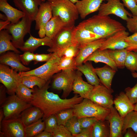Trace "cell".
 Instances as JSON below:
<instances>
[{
  "label": "cell",
  "instance_id": "cell-14",
  "mask_svg": "<svg viewBox=\"0 0 137 137\" xmlns=\"http://www.w3.org/2000/svg\"><path fill=\"white\" fill-rule=\"evenodd\" d=\"M53 16L51 6L47 1L42 2L39 7L38 11L34 21L35 29L38 30L40 38L46 36L45 28L46 24Z\"/></svg>",
  "mask_w": 137,
  "mask_h": 137
},
{
  "label": "cell",
  "instance_id": "cell-19",
  "mask_svg": "<svg viewBox=\"0 0 137 137\" xmlns=\"http://www.w3.org/2000/svg\"><path fill=\"white\" fill-rule=\"evenodd\" d=\"M106 39L101 38L80 46L79 52L75 58L76 66L82 64L89 56L99 49Z\"/></svg>",
  "mask_w": 137,
  "mask_h": 137
},
{
  "label": "cell",
  "instance_id": "cell-20",
  "mask_svg": "<svg viewBox=\"0 0 137 137\" xmlns=\"http://www.w3.org/2000/svg\"><path fill=\"white\" fill-rule=\"evenodd\" d=\"M73 34L76 44L80 47L84 44L101 38L79 24L74 27Z\"/></svg>",
  "mask_w": 137,
  "mask_h": 137
},
{
  "label": "cell",
  "instance_id": "cell-50",
  "mask_svg": "<svg viewBox=\"0 0 137 137\" xmlns=\"http://www.w3.org/2000/svg\"><path fill=\"white\" fill-rule=\"evenodd\" d=\"M126 22V27L129 31L133 33L137 32V15L129 17Z\"/></svg>",
  "mask_w": 137,
  "mask_h": 137
},
{
  "label": "cell",
  "instance_id": "cell-10",
  "mask_svg": "<svg viewBox=\"0 0 137 137\" xmlns=\"http://www.w3.org/2000/svg\"><path fill=\"white\" fill-rule=\"evenodd\" d=\"M75 72V70H62L54 78L52 87L56 90H62L63 98H66L72 91Z\"/></svg>",
  "mask_w": 137,
  "mask_h": 137
},
{
  "label": "cell",
  "instance_id": "cell-11",
  "mask_svg": "<svg viewBox=\"0 0 137 137\" xmlns=\"http://www.w3.org/2000/svg\"><path fill=\"white\" fill-rule=\"evenodd\" d=\"M113 90H110L101 83L94 86L88 99L105 108L110 109L114 104Z\"/></svg>",
  "mask_w": 137,
  "mask_h": 137
},
{
  "label": "cell",
  "instance_id": "cell-17",
  "mask_svg": "<svg viewBox=\"0 0 137 137\" xmlns=\"http://www.w3.org/2000/svg\"><path fill=\"white\" fill-rule=\"evenodd\" d=\"M110 113L106 119L109 122L110 129V137L123 136L122 129L123 118L119 115L115 108L113 106L111 108Z\"/></svg>",
  "mask_w": 137,
  "mask_h": 137
},
{
  "label": "cell",
  "instance_id": "cell-43",
  "mask_svg": "<svg viewBox=\"0 0 137 137\" xmlns=\"http://www.w3.org/2000/svg\"><path fill=\"white\" fill-rule=\"evenodd\" d=\"M80 50V46L73 45L65 48L63 52L62 55L69 58H75L78 54Z\"/></svg>",
  "mask_w": 137,
  "mask_h": 137
},
{
  "label": "cell",
  "instance_id": "cell-62",
  "mask_svg": "<svg viewBox=\"0 0 137 137\" xmlns=\"http://www.w3.org/2000/svg\"><path fill=\"white\" fill-rule=\"evenodd\" d=\"M46 0H42V2H45Z\"/></svg>",
  "mask_w": 137,
  "mask_h": 137
},
{
  "label": "cell",
  "instance_id": "cell-16",
  "mask_svg": "<svg viewBox=\"0 0 137 137\" xmlns=\"http://www.w3.org/2000/svg\"><path fill=\"white\" fill-rule=\"evenodd\" d=\"M15 6L27 15L33 21H34L42 0H13Z\"/></svg>",
  "mask_w": 137,
  "mask_h": 137
},
{
  "label": "cell",
  "instance_id": "cell-7",
  "mask_svg": "<svg viewBox=\"0 0 137 137\" xmlns=\"http://www.w3.org/2000/svg\"><path fill=\"white\" fill-rule=\"evenodd\" d=\"M51 58L42 65L35 69L28 71L19 72L21 77L34 75L40 77L47 81L55 73L60 71L58 66L62 57L54 53Z\"/></svg>",
  "mask_w": 137,
  "mask_h": 137
},
{
  "label": "cell",
  "instance_id": "cell-8",
  "mask_svg": "<svg viewBox=\"0 0 137 137\" xmlns=\"http://www.w3.org/2000/svg\"><path fill=\"white\" fill-rule=\"evenodd\" d=\"M17 72L8 65L0 64V82L10 95L15 94L17 88L22 83V77Z\"/></svg>",
  "mask_w": 137,
  "mask_h": 137
},
{
  "label": "cell",
  "instance_id": "cell-48",
  "mask_svg": "<svg viewBox=\"0 0 137 137\" xmlns=\"http://www.w3.org/2000/svg\"><path fill=\"white\" fill-rule=\"evenodd\" d=\"M122 1L124 7L131 12L132 16L137 15L136 0H120Z\"/></svg>",
  "mask_w": 137,
  "mask_h": 137
},
{
  "label": "cell",
  "instance_id": "cell-41",
  "mask_svg": "<svg viewBox=\"0 0 137 137\" xmlns=\"http://www.w3.org/2000/svg\"><path fill=\"white\" fill-rule=\"evenodd\" d=\"M65 126L72 135L78 134L83 129L81 127L78 118L75 115L68 121Z\"/></svg>",
  "mask_w": 137,
  "mask_h": 137
},
{
  "label": "cell",
  "instance_id": "cell-27",
  "mask_svg": "<svg viewBox=\"0 0 137 137\" xmlns=\"http://www.w3.org/2000/svg\"><path fill=\"white\" fill-rule=\"evenodd\" d=\"M88 61H93L95 63H104L116 71L118 70L116 64L110 56L108 49L97 50L89 56L83 63Z\"/></svg>",
  "mask_w": 137,
  "mask_h": 137
},
{
  "label": "cell",
  "instance_id": "cell-22",
  "mask_svg": "<svg viewBox=\"0 0 137 137\" xmlns=\"http://www.w3.org/2000/svg\"><path fill=\"white\" fill-rule=\"evenodd\" d=\"M82 73L77 70L75 72L72 91L74 93L78 94L83 98H88L94 86L84 81L82 78Z\"/></svg>",
  "mask_w": 137,
  "mask_h": 137
},
{
  "label": "cell",
  "instance_id": "cell-49",
  "mask_svg": "<svg viewBox=\"0 0 137 137\" xmlns=\"http://www.w3.org/2000/svg\"><path fill=\"white\" fill-rule=\"evenodd\" d=\"M19 57L22 63L24 65H28L31 61L34 60L35 54L29 51H26L23 54L19 55Z\"/></svg>",
  "mask_w": 137,
  "mask_h": 137
},
{
  "label": "cell",
  "instance_id": "cell-25",
  "mask_svg": "<svg viewBox=\"0 0 137 137\" xmlns=\"http://www.w3.org/2000/svg\"><path fill=\"white\" fill-rule=\"evenodd\" d=\"M7 1L0 0V10L5 14L7 20L11 23H16L24 16V13L11 6L8 3Z\"/></svg>",
  "mask_w": 137,
  "mask_h": 137
},
{
  "label": "cell",
  "instance_id": "cell-4",
  "mask_svg": "<svg viewBox=\"0 0 137 137\" xmlns=\"http://www.w3.org/2000/svg\"><path fill=\"white\" fill-rule=\"evenodd\" d=\"M73 109L75 115L78 118L94 117L101 120L106 119L111 111L110 109L100 106L87 98L74 105Z\"/></svg>",
  "mask_w": 137,
  "mask_h": 137
},
{
  "label": "cell",
  "instance_id": "cell-53",
  "mask_svg": "<svg viewBox=\"0 0 137 137\" xmlns=\"http://www.w3.org/2000/svg\"><path fill=\"white\" fill-rule=\"evenodd\" d=\"M6 89L3 85H0V105L3 104L7 100V97H6Z\"/></svg>",
  "mask_w": 137,
  "mask_h": 137
},
{
  "label": "cell",
  "instance_id": "cell-39",
  "mask_svg": "<svg viewBox=\"0 0 137 137\" xmlns=\"http://www.w3.org/2000/svg\"><path fill=\"white\" fill-rule=\"evenodd\" d=\"M59 125L65 126L68 121L75 115L73 108L62 110L55 114Z\"/></svg>",
  "mask_w": 137,
  "mask_h": 137
},
{
  "label": "cell",
  "instance_id": "cell-30",
  "mask_svg": "<svg viewBox=\"0 0 137 137\" xmlns=\"http://www.w3.org/2000/svg\"><path fill=\"white\" fill-rule=\"evenodd\" d=\"M66 26L58 16H53L48 22L45 28L46 36L52 39L63 28Z\"/></svg>",
  "mask_w": 137,
  "mask_h": 137
},
{
  "label": "cell",
  "instance_id": "cell-6",
  "mask_svg": "<svg viewBox=\"0 0 137 137\" xmlns=\"http://www.w3.org/2000/svg\"><path fill=\"white\" fill-rule=\"evenodd\" d=\"M75 27V26H66L63 28L52 39V46L47 51L55 53L62 57L63 52L66 48L72 45H77L75 41L73 34Z\"/></svg>",
  "mask_w": 137,
  "mask_h": 137
},
{
  "label": "cell",
  "instance_id": "cell-57",
  "mask_svg": "<svg viewBox=\"0 0 137 137\" xmlns=\"http://www.w3.org/2000/svg\"><path fill=\"white\" fill-rule=\"evenodd\" d=\"M4 112L2 108H0V125L1 124L2 120L4 119Z\"/></svg>",
  "mask_w": 137,
  "mask_h": 137
},
{
  "label": "cell",
  "instance_id": "cell-29",
  "mask_svg": "<svg viewBox=\"0 0 137 137\" xmlns=\"http://www.w3.org/2000/svg\"><path fill=\"white\" fill-rule=\"evenodd\" d=\"M84 63L77 66V70L84 75L88 82L91 85L95 86L101 84L91 63L88 61Z\"/></svg>",
  "mask_w": 137,
  "mask_h": 137
},
{
  "label": "cell",
  "instance_id": "cell-52",
  "mask_svg": "<svg viewBox=\"0 0 137 137\" xmlns=\"http://www.w3.org/2000/svg\"><path fill=\"white\" fill-rule=\"evenodd\" d=\"M93 125L88 128L83 129L79 133L72 135L73 137H92Z\"/></svg>",
  "mask_w": 137,
  "mask_h": 137
},
{
  "label": "cell",
  "instance_id": "cell-60",
  "mask_svg": "<svg viewBox=\"0 0 137 137\" xmlns=\"http://www.w3.org/2000/svg\"><path fill=\"white\" fill-rule=\"evenodd\" d=\"M137 111V103L134 105V110Z\"/></svg>",
  "mask_w": 137,
  "mask_h": 137
},
{
  "label": "cell",
  "instance_id": "cell-33",
  "mask_svg": "<svg viewBox=\"0 0 137 137\" xmlns=\"http://www.w3.org/2000/svg\"><path fill=\"white\" fill-rule=\"evenodd\" d=\"M110 56L118 68L123 69L125 64L128 51L126 48L119 49H108Z\"/></svg>",
  "mask_w": 137,
  "mask_h": 137
},
{
  "label": "cell",
  "instance_id": "cell-21",
  "mask_svg": "<svg viewBox=\"0 0 137 137\" xmlns=\"http://www.w3.org/2000/svg\"><path fill=\"white\" fill-rule=\"evenodd\" d=\"M107 0H81L75 4L79 15L81 19L89 14L98 11L103 2Z\"/></svg>",
  "mask_w": 137,
  "mask_h": 137
},
{
  "label": "cell",
  "instance_id": "cell-63",
  "mask_svg": "<svg viewBox=\"0 0 137 137\" xmlns=\"http://www.w3.org/2000/svg\"><path fill=\"white\" fill-rule=\"evenodd\" d=\"M136 2H137V0H136Z\"/></svg>",
  "mask_w": 137,
  "mask_h": 137
},
{
  "label": "cell",
  "instance_id": "cell-40",
  "mask_svg": "<svg viewBox=\"0 0 137 137\" xmlns=\"http://www.w3.org/2000/svg\"><path fill=\"white\" fill-rule=\"evenodd\" d=\"M59 70H77L75 58H67L63 56L61 58L58 66Z\"/></svg>",
  "mask_w": 137,
  "mask_h": 137
},
{
  "label": "cell",
  "instance_id": "cell-1",
  "mask_svg": "<svg viewBox=\"0 0 137 137\" xmlns=\"http://www.w3.org/2000/svg\"><path fill=\"white\" fill-rule=\"evenodd\" d=\"M50 81V80L47 81L41 88H34V98L29 103L42 111L44 120L62 110L73 108L74 105L80 103L83 99L77 94L70 98L61 99L58 94L48 91Z\"/></svg>",
  "mask_w": 137,
  "mask_h": 137
},
{
  "label": "cell",
  "instance_id": "cell-47",
  "mask_svg": "<svg viewBox=\"0 0 137 137\" xmlns=\"http://www.w3.org/2000/svg\"><path fill=\"white\" fill-rule=\"evenodd\" d=\"M78 119L82 129L91 127L99 120L97 118L94 117H84L78 118Z\"/></svg>",
  "mask_w": 137,
  "mask_h": 137
},
{
  "label": "cell",
  "instance_id": "cell-23",
  "mask_svg": "<svg viewBox=\"0 0 137 137\" xmlns=\"http://www.w3.org/2000/svg\"><path fill=\"white\" fill-rule=\"evenodd\" d=\"M115 108L119 115L124 118L134 110V105L130 101L125 93L121 92L113 100Z\"/></svg>",
  "mask_w": 137,
  "mask_h": 137
},
{
  "label": "cell",
  "instance_id": "cell-32",
  "mask_svg": "<svg viewBox=\"0 0 137 137\" xmlns=\"http://www.w3.org/2000/svg\"><path fill=\"white\" fill-rule=\"evenodd\" d=\"M110 124L108 120H99L93 125L92 137H110Z\"/></svg>",
  "mask_w": 137,
  "mask_h": 137
},
{
  "label": "cell",
  "instance_id": "cell-59",
  "mask_svg": "<svg viewBox=\"0 0 137 137\" xmlns=\"http://www.w3.org/2000/svg\"><path fill=\"white\" fill-rule=\"evenodd\" d=\"M132 77L134 78H137V73L132 72L131 74Z\"/></svg>",
  "mask_w": 137,
  "mask_h": 137
},
{
  "label": "cell",
  "instance_id": "cell-9",
  "mask_svg": "<svg viewBox=\"0 0 137 137\" xmlns=\"http://www.w3.org/2000/svg\"><path fill=\"white\" fill-rule=\"evenodd\" d=\"M32 106L30 103L20 99L14 94L7 97L1 108H2L4 112V119H7L19 117L24 110Z\"/></svg>",
  "mask_w": 137,
  "mask_h": 137
},
{
  "label": "cell",
  "instance_id": "cell-46",
  "mask_svg": "<svg viewBox=\"0 0 137 137\" xmlns=\"http://www.w3.org/2000/svg\"><path fill=\"white\" fill-rule=\"evenodd\" d=\"M125 93L133 104L137 103V82L132 88L128 87L125 89Z\"/></svg>",
  "mask_w": 137,
  "mask_h": 137
},
{
  "label": "cell",
  "instance_id": "cell-61",
  "mask_svg": "<svg viewBox=\"0 0 137 137\" xmlns=\"http://www.w3.org/2000/svg\"><path fill=\"white\" fill-rule=\"evenodd\" d=\"M74 4H75L78 1V0H69Z\"/></svg>",
  "mask_w": 137,
  "mask_h": 137
},
{
  "label": "cell",
  "instance_id": "cell-54",
  "mask_svg": "<svg viewBox=\"0 0 137 137\" xmlns=\"http://www.w3.org/2000/svg\"><path fill=\"white\" fill-rule=\"evenodd\" d=\"M124 133V137H137V133L130 128H128Z\"/></svg>",
  "mask_w": 137,
  "mask_h": 137
},
{
  "label": "cell",
  "instance_id": "cell-24",
  "mask_svg": "<svg viewBox=\"0 0 137 137\" xmlns=\"http://www.w3.org/2000/svg\"><path fill=\"white\" fill-rule=\"evenodd\" d=\"M52 41V39L46 36L43 38H37L30 34L29 38L25 42L20 49L24 52L28 51L33 53L41 46H46L50 47Z\"/></svg>",
  "mask_w": 137,
  "mask_h": 137
},
{
  "label": "cell",
  "instance_id": "cell-15",
  "mask_svg": "<svg viewBox=\"0 0 137 137\" xmlns=\"http://www.w3.org/2000/svg\"><path fill=\"white\" fill-rule=\"evenodd\" d=\"M126 30L118 32L106 38L98 49L114 50L126 48L128 46V44L125 40L129 36V33Z\"/></svg>",
  "mask_w": 137,
  "mask_h": 137
},
{
  "label": "cell",
  "instance_id": "cell-44",
  "mask_svg": "<svg viewBox=\"0 0 137 137\" xmlns=\"http://www.w3.org/2000/svg\"><path fill=\"white\" fill-rule=\"evenodd\" d=\"M128 46L126 48L128 52L132 51L137 52V32L129 36L125 39Z\"/></svg>",
  "mask_w": 137,
  "mask_h": 137
},
{
  "label": "cell",
  "instance_id": "cell-12",
  "mask_svg": "<svg viewBox=\"0 0 137 137\" xmlns=\"http://www.w3.org/2000/svg\"><path fill=\"white\" fill-rule=\"evenodd\" d=\"M106 3H102L98 10L97 14L109 16L110 14L116 15L126 21L129 17L132 16L125 8L120 0H107Z\"/></svg>",
  "mask_w": 137,
  "mask_h": 137
},
{
  "label": "cell",
  "instance_id": "cell-35",
  "mask_svg": "<svg viewBox=\"0 0 137 137\" xmlns=\"http://www.w3.org/2000/svg\"><path fill=\"white\" fill-rule=\"evenodd\" d=\"M129 128H131L137 133V111H132L123 118V134Z\"/></svg>",
  "mask_w": 137,
  "mask_h": 137
},
{
  "label": "cell",
  "instance_id": "cell-51",
  "mask_svg": "<svg viewBox=\"0 0 137 137\" xmlns=\"http://www.w3.org/2000/svg\"><path fill=\"white\" fill-rule=\"evenodd\" d=\"M53 55V53H50L48 54H35L34 64H36L39 62H47L51 58Z\"/></svg>",
  "mask_w": 137,
  "mask_h": 137
},
{
  "label": "cell",
  "instance_id": "cell-37",
  "mask_svg": "<svg viewBox=\"0 0 137 137\" xmlns=\"http://www.w3.org/2000/svg\"><path fill=\"white\" fill-rule=\"evenodd\" d=\"M22 77V83L32 89H34L35 86L41 88L45 85L47 82L45 80L34 75L24 76Z\"/></svg>",
  "mask_w": 137,
  "mask_h": 137
},
{
  "label": "cell",
  "instance_id": "cell-3",
  "mask_svg": "<svg viewBox=\"0 0 137 137\" xmlns=\"http://www.w3.org/2000/svg\"><path fill=\"white\" fill-rule=\"evenodd\" d=\"M50 4L53 16H58L66 26H75L79 13L75 4L69 0H46Z\"/></svg>",
  "mask_w": 137,
  "mask_h": 137
},
{
  "label": "cell",
  "instance_id": "cell-38",
  "mask_svg": "<svg viewBox=\"0 0 137 137\" xmlns=\"http://www.w3.org/2000/svg\"><path fill=\"white\" fill-rule=\"evenodd\" d=\"M125 66L132 72H137V52H128L125 61Z\"/></svg>",
  "mask_w": 137,
  "mask_h": 137
},
{
  "label": "cell",
  "instance_id": "cell-55",
  "mask_svg": "<svg viewBox=\"0 0 137 137\" xmlns=\"http://www.w3.org/2000/svg\"><path fill=\"white\" fill-rule=\"evenodd\" d=\"M11 23V22L7 20L6 21L1 20L0 21V31L6 29L8 26Z\"/></svg>",
  "mask_w": 137,
  "mask_h": 137
},
{
  "label": "cell",
  "instance_id": "cell-13",
  "mask_svg": "<svg viewBox=\"0 0 137 137\" xmlns=\"http://www.w3.org/2000/svg\"><path fill=\"white\" fill-rule=\"evenodd\" d=\"M25 127L19 117L4 119L0 125V137H26Z\"/></svg>",
  "mask_w": 137,
  "mask_h": 137
},
{
  "label": "cell",
  "instance_id": "cell-45",
  "mask_svg": "<svg viewBox=\"0 0 137 137\" xmlns=\"http://www.w3.org/2000/svg\"><path fill=\"white\" fill-rule=\"evenodd\" d=\"M52 137H73L71 133L63 125H58L52 133Z\"/></svg>",
  "mask_w": 137,
  "mask_h": 137
},
{
  "label": "cell",
  "instance_id": "cell-36",
  "mask_svg": "<svg viewBox=\"0 0 137 137\" xmlns=\"http://www.w3.org/2000/svg\"><path fill=\"white\" fill-rule=\"evenodd\" d=\"M34 89L30 88L21 83L15 91V94L20 99L29 103L34 98L33 93Z\"/></svg>",
  "mask_w": 137,
  "mask_h": 137
},
{
  "label": "cell",
  "instance_id": "cell-5",
  "mask_svg": "<svg viewBox=\"0 0 137 137\" xmlns=\"http://www.w3.org/2000/svg\"><path fill=\"white\" fill-rule=\"evenodd\" d=\"M21 21L17 23H10L7 27L6 29L12 37L11 42L17 49H20L23 45L24 38L28 33H30V29L33 21L26 14Z\"/></svg>",
  "mask_w": 137,
  "mask_h": 137
},
{
  "label": "cell",
  "instance_id": "cell-56",
  "mask_svg": "<svg viewBox=\"0 0 137 137\" xmlns=\"http://www.w3.org/2000/svg\"><path fill=\"white\" fill-rule=\"evenodd\" d=\"M35 137H52V134L45 130L41 132Z\"/></svg>",
  "mask_w": 137,
  "mask_h": 137
},
{
  "label": "cell",
  "instance_id": "cell-28",
  "mask_svg": "<svg viewBox=\"0 0 137 137\" xmlns=\"http://www.w3.org/2000/svg\"><path fill=\"white\" fill-rule=\"evenodd\" d=\"M94 70L101 83L109 89L112 90V81L116 71L107 64L102 67L94 68Z\"/></svg>",
  "mask_w": 137,
  "mask_h": 137
},
{
  "label": "cell",
  "instance_id": "cell-34",
  "mask_svg": "<svg viewBox=\"0 0 137 137\" xmlns=\"http://www.w3.org/2000/svg\"><path fill=\"white\" fill-rule=\"evenodd\" d=\"M45 123L41 118L38 121L25 127L26 137H34L44 130Z\"/></svg>",
  "mask_w": 137,
  "mask_h": 137
},
{
  "label": "cell",
  "instance_id": "cell-26",
  "mask_svg": "<svg viewBox=\"0 0 137 137\" xmlns=\"http://www.w3.org/2000/svg\"><path fill=\"white\" fill-rule=\"evenodd\" d=\"M43 112L39 108L32 106L24 110L19 117L25 127L43 118Z\"/></svg>",
  "mask_w": 137,
  "mask_h": 137
},
{
  "label": "cell",
  "instance_id": "cell-2",
  "mask_svg": "<svg viewBox=\"0 0 137 137\" xmlns=\"http://www.w3.org/2000/svg\"><path fill=\"white\" fill-rule=\"evenodd\" d=\"M79 24L103 38H107L118 32L126 30L122 23L109 16L94 15Z\"/></svg>",
  "mask_w": 137,
  "mask_h": 137
},
{
  "label": "cell",
  "instance_id": "cell-58",
  "mask_svg": "<svg viewBox=\"0 0 137 137\" xmlns=\"http://www.w3.org/2000/svg\"><path fill=\"white\" fill-rule=\"evenodd\" d=\"M0 19L3 21H6L7 20V18L5 15L0 13Z\"/></svg>",
  "mask_w": 137,
  "mask_h": 137
},
{
  "label": "cell",
  "instance_id": "cell-18",
  "mask_svg": "<svg viewBox=\"0 0 137 137\" xmlns=\"http://www.w3.org/2000/svg\"><path fill=\"white\" fill-rule=\"evenodd\" d=\"M19 54L13 52L8 51L2 54L0 57L1 64L9 66L19 72L30 71L29 67L25 66L22 63Z\"/></svg>",
  "mask_w": 137,
  "mask_h": 137
},
{
  "label": "cell",
  "instance_id": "cell-42",
  "mask_svg": "<svg viewBox=\"0 0 137 137\" xmlns=\"http://www.w3.org/2000/svg\"><path fill=\"white\" fill-rule=\"evenodd\" d=\"M44 130L52 134L58 126L57 118L55 114L51 115L44 119Z\"/></svg>",
  "mask_w": 137,
  "mask_h": 137
},
{
  "label": "cell",
  "instance_id": "cell-31",
  "mask_svg": "<svg viewBox=\"0 0 137 137\" xmlns=\"http://www.w3.org/2000/svg\"><path fill=\"white\" fill-rule=\"evenodd\" d=\"M6 29L0 31V54L2 55L6 52L11 51L20 54V52L13 45L11 41V35Z\"/></svg>",
  "mask_w": 137,
  "mask_h": 137
}]
</instances>
